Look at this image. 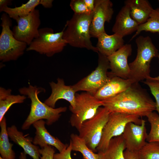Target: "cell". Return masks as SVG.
I'll use <instances>...</instances> for the list:
<instances>
[{
  "label": "cell",
  "mask_w": 159,
  "mask_h": 159,
  "mask_svg": "<svg viewBox=\"0 0 159 159\" xmlns=\"http://www.w3.org/2000/svg\"><path fill=\"white\" fill-rule=\"evenodd\" d=\"M103 106L110 112L147 116L156 110V103L139 82L133 83L127 90L102 101Z\"/></svg>",
  "instance_id": "obj_1"
},
{
  "label": "cell",
  "mask_w": 159,
  "mask_h": 159,
  "mask_svg": "<svg viewBox=\"0 0 159 159\" xmlns=\"http://www.w3.org/2000/svg\"><path fill=\"white\" fill-rule=\"evenodd\" d=\"M19 91L21 94L27 96L31 101L29 114L21 127L23 130L29 129L32 125L41 120H46L47 125H51L59 120L62 113L67 110L66 107L53 108L42 102L38 96L44 91V89L41 88L34 86L29 83L28 87L21 88Z\"/></svg>",
  "instance_id": "obj_2"
},
{
  "label": "cell",
  "mask_w": 159,
  "mask_h": 159,
  "mask_svg": "<svg viewBox=\"0 0 159 159\" xmlns=\"http://www.w3.org/2000/svg\"><path fill=\"white\" fill-rule=\"evenodd\" d=\"M92 13L90 14H74L66 22L63 29V38L72 47L85 48L97 53L96 47L92 45L90 40V27Z\"/></svg>",
  "instance_id": "obj_3"
},
{
  "label": "cell",
  "mask_w": 159,
  "mask_h": 159,
  "mask_svg": "<svg viewBox=\"0 0 159 159\" xmlns=\"http://www.w3.org/2000/svg\"><path fill=\"white\" fill-rule=\"evenodd\" d=\"M135 42L137 54L135 60L129 64L130 79L139 82L150 77L151 61L153 58L157 57L159 62V53L149 36H139Z\"/></svg>",
  "instance_id": "obj_4"
},
{
  "label": "cell",
  "mask_w": 159,
  "mask_h": 159,
  "mask_svg": "<svg viewBox=\"0 0 159 159\" xmlns=\"http://www.w3.org/2000/svg\"><path fill=\"white\" fill-rule=\"evenodd\" d=\"M2 29L0 35V60L3 62L16 60L22 55L27 45L14 37L10 27V18L6 13L1 16Z\"/></svg>",
  "instance_id": "obj_5"
},
{
  "label": "cell",
  "mask_w": 159,
  "mask_h": 159,
  "mask_svg": "<svg viewBox=\"0 0 159 159\" xmlns=\"http://www.w3.org/2000/svg\"><path fill=\"white\" fill-rule=\"evenodd\" d=\"M110 112L106 107H100L94 117L84 122L78 130L79 136L94 152L100 142L103 131Z\"/></svg>",
  "instance_id": "obj_6"
},
{
  "label": "cell",
  "mask_w": 159,
  "mask_h": 159,
  "mask_svg": "<svg viewBox=\"0 0 159 159\" xmlns=\"http://www.w3.org/2000/svg\"><path fill=\"white\" fill-rule=\"evenodd\" d=\"M63 31L54 33L50 28L39 29V36L33 41L26 50L34 51L48 57L61 52L67 44L63 38Z\"/></svg>",
  "instance_id": "obj_7"
},
{
  "label": "cell",
  "mask_w": 159,
  "mask_h": 159,
  "mask_svg": "<svg viewBox=\"0 0 159 159\" xmlns=\"http://www.w3.org/2000/svg\"><path fill=\"white\" fill-rule=\"evenodd\" d=\"M103 105L102 101L90 93H76L75 107L70 109L72 112L70 119L71 125L78 130L84 122L95 116Z\"/></svg>",
  "instance_id": "obj_8"
},
{
  "label": "cell",
  "mask_w": 159,
  "mask_h": 159,
  "mask_svg": "<svg viewBox=\"0 0 159 159\" xmlns=\"http://www.w3.org/2000/svg\"><path fill=\"white\" fill-rule=\"evenodd\" d=\"M98 65L87 76L72 85L76 92L84 91L93 95L110 80L108 70L110 69L107 57L98 52Z\"/></svg>",
  "instance_id": "obj_9"
},
{
  "label": "cell",
  "mask_w": 159,
  "mask_h": 159,
  "mask_svg": "<svg viewBox=\"0 0 159 159\" xmlns=\"http://www.w3.org/2000/svg\"><path fill=\"white\" fill-rule=\"evenodd\" d=\"M140 117L135 115L120 112L110 113L97 147V151L99 152L105 150L112 138L122 134L128 123L132 122L137 124H141L142 119Z\"/></svg>",
  "instance_id": "obj_10"
},
{
  "label": "cell",
  "mask_w": 159,
  "mask_h": 159,
  "mask_svg": "<svg viewBox=\"0 0 159 159\" xmlns=\"http://www.w3.org/2000/svg\"><path fill=\"white\" fill-rule=\"evenodd\" d=\"M15 20L17 25L12 31L14 37L29 45L39 35V28L41 21L39 10L35 9L28 15L19 17Z\"/></svg>",
  "instance_id": "obj_11"
},
{
  "label": "cell",
  "mask_w": 159,
  "mask_h": 159,
  "mask_svg": "<svg viewBox=\"0 0 159 159\" xmlns=\"http://www.w3.org/2000/svg\"><path fill=\"white\" fill-rule=\"evenodd\" d=\"M114 13L113 4L109 0H95L90 27L91 37L97 38L105 32V23L110 22Z\"/></svg>",
  "instance_id": "obj_12"
},
{
  "label": "cell",
  "mask_w": 159,
  "mask_h": 159,
  "mask_svg": "<svg viewBox=\"0 0 159 159\" xmlns=\"http://www.w3.org/2000/svg\"><path fill=\"white\" fill-rule=\"evenodd\" d=\"M132 48L130 44H126L107 57L110 65V77L117 76L127 79L130 78V69L127 59L132 54Z\"/></svg>",
  "instance_id": "obj_13"
},
{
  "label": "cell",
  "mask_w": 159,
  "mask_h": 159,
  "mask_svg": "<svg viewBox=\"0 0 159 159\" xmlns=\"http://www.w3.org/2000/svg\"><path fill=\"white\" fill-rule=\"evenodd\" d=\"M122 135L126 149L130 151H139L147 142L146 141L148 134L145 121L142 119L140 125L132 122L128 123Z\"/></svg>",
  "instance_id": "obj_14"
},
{
  "label": "cell",
  "mask_w": 159,
  "mask_h": 159,
  "mask_svg": "<svg viewBox=\"0 0 159 159\" xmlns=\"http://www.w3.org/2000/svg\"><path fill=\"white\" fill-rule=\"evenodd\" d=\"M57 83L52 82L49 83L52 90L50 96L44 101L48 106L55 108L56 103L60 99L68 101L70 105V109H74L75 107V94L72 85H66L63 79L58 78Z\"/></svg>",
  "instance_id": "obj_15"
},
{
  "label": "cell",
  "mask_w": 159,
  "mask_h": 159,
  "mask_svg": "<svg viewBox=\"0 0 159 159\" xmlns=\"http://www.w3.org/2000/svg\"><path fill=\"white\" fill-rule=\"evenodd\" d=\"M136 82L131 79H125L113 76L94 95L101 101L114 97L127 89L134 83Z\"/></svg>",
  "instance_id": "obj_16"
},
{
  "label": "cell",
  "mask_w": 159,
  "mask_h": 159,
  "mask_svg": "<svg viewBox=\"0 0 159 159\" xmlns=\"http://www.w3.org/2000/svg\"><path fill=\"white\" fill-rule=\"evenodd\" d=\"M46 122L43 120H38L33 124L36 131L35 135L33 140V143L39 145L41 148L47 145L55 147L59 152L66 149L68 145L62 143L58 138L51 135L45 127Z\"/></svg>",
  "instance_id": "obj_17"
},
{
  "label": "cell",
  "mask_w": 159,
  "mask_h": 159,
  "mask_svg": "<svg viewBox=\"0 0 159 159\" xmlns=\"http://www.w3.org/2000/svg\"><path fill=\"white\" fill-rule=\"evenodd\" d=\"M138 26L131 17L129 7L125 4L116 16L112 30L114 33L123 37L136 32Z\"/></svg>",
  "instance_id": "obj_18"
},
{
  "label": "cell",
  "mask_w": 159,
  "mask_h": 159,
  "mask_svg": "<svg viewBox=\"0 0 159 159\" xmlns=\"http://www.w3.org/2000/svg\"><path fill=\"white\" fill-rule=\"evenodd\" d=\"M9 137L14 142L21 147L26 154L33 159H40L39 147L33 143L30 137H26L23 133L18 130L16 126L12 125L7 128Z\"/></svg>",
  "instance_id": "obj_19"
},
{
  "label": "cell",
  "mask_w": 159,
  "mask_h": 159,
  "mask_svg": "<svg viewBox=\"0 0 159 159\" xmlns=\"http://www.w3.org/2000/svg\"><path fill=\"white\" fill-rule=\"evenodd\" d=\"M97 38L98 41L96 47L98 52L107 57L124 45L123 37L115 33L109 35L105 32Z\"/></svg>",
  "instance_id": "obj_20"
},
{
  "label": "cell",
  "mask_w": 159,
  "mask_h": 159,
  "mask_svg": "<svg viewBox=\"0 0 159 159\" xmlns=\"http://www.w3.org/2000/svg\"><path fill=\"white\" fill-rule=\"evenodd\" d=\"M124 2L130 8L131 17L139 25L147 21L153 9L147 0H127Z\"/></svg>",
  "instance_id": "obj_21"
},
{
  "label": "cell",
  "mask_w": 159,
  "mask_h": 159,
  "mask_svg": "<svg viewBox=\"0 0 159 159\" xmlns=\"http://www.w3.org/2000/svg\"><path fill=\"white\" fill-rule=\"evenodd\" d=\"M125 145L122 135L112 138L107 148L98 152L99 159H125Z\"/></svg>",
  "instance_id": "obj_22"
},
{
  "label": "cell",
  "mask_w": 159,
  "mask_h": 159,
  "mask_svg": "<svg viewBox=\"0 0 159 159\" xmlns=\"http://www.w3.org/2000/svg\"><path fill=\"white\" fill-rule=\"evenodd\" d=\"M11 92L10 89L0 88V121L13 104L22 103L26 98L24 95H11Z\"/></svg>",
  "instance_id": "obj_23"
},
{
  "label": "cell",
  "mask_w": 159,
  "mask_h": 159,
  "mask_svg": "<svg viewBox=\"0 0 159 159\" xmlns=\"http://www.w3.org/2000/svg\"><path fill=\"white\" fill-rule=\"evenodd\" d=\"M1 128L0 133V153L4 159H15V154L12 150L13 144L10 143L9 139L6 120L4 117L0 121Z\"/></svg>",
  "instance_id": "obj_24"
},
{
  "label": "cell",
  "mask_w": 159,
  "mask_h": 159,
  "mask_svg": "<svg viewBox=\"0 0 159 159\" xmlns=\"http://www.w3.org/2000/svg\"><path fill=\"white\" fill-rule=\"evenodd\" d=\"M39 0H29L19 7L11 8L6 6L3 9V11L10 18L16 20L19 17L29 14L35 9V7L39 4Z\"/></svg>",
  "instance_id": "obj_25"
},
{
  "label": "cell",
  "mask_w": 159,
  "mask_h": 159,
  "mask_svg": "<svg viewBox=\"0 0 159 159\" xmlns=\"http://www.w3.org/2000/svg\"><path fill=\"white\" fill-rule=\"evenodd\" d=\"M72 150L78 151L84 159H99L97 153H95L87 145L85 141L78 135L72 133L70 136Z\"/></svg>",
  "instance_id": "obj_26"
},
{
  "label": "cell",
  "mask_w": 159,
  "mask_h": 159,
  "mask_svg": "<svg viewBox=\"0 0 159 159\" xmlns=\"http://www.w3.org/2000/svg\"><path fill=\"white\" fill-rule=\"evenodd\" d=\"M143 31L159 34V7L153 9L149 18L146 22L139 25L137 31L130 40Z\"/></svg>",
  "instance_id": "obj_27"
},
{
  "label": "cell",
  "mask_w": 159,
  "mask_h": 159,
  "mask_svg": "<svg viewBox=\"0 0 159 159\" xmlns=\"http://www.w3.org/2000/svg\"><path fill=\"white\" fill-rule=\"evenodd\" d=\"M150 125V129L148 134L146 140L148 142L159 143V115L152 112L147 116Z\"/></svg>",
  "instance_id": "obj_28"
},
{
  "label": "cell",
  "mask_w": 159,
  "mask_h": 159,
  "mask_svg": "<svg viewBox=\"0 0 159 159\" xmlns=\"http://www.w3.org/2000/svg\"><path fill=\"white\" fill-rule=\"evenodd\" d=\"M139 153L140 159H159V143L146 142Z\"/></svg>",
  "instance_id": "obj_29"
},
{
  "label": "cell",
  "mask_w": 159,
  "mask_h": 159,
  "mask_svg": "<svg viewBox=\"0 0 159 159\" xmlns=\"http://www.w3.org/2000/svg\"><path fill=\"white\" fill-rule=\"evenodd\" d=\"M143 82L149 87L155 99L156 110L159 115V80L150 77Z\"/></svg>",
  "instance_id": "obj_30"
},
{
  "label": "cell",
  "mask_w": 159,
  "mask_h": 159,
  "mask_svg": "<svg viewBox=\"0 0 159 159\" xmlns=\"http://www.w3.org/2000/svg\"><path fill=\"white\" fill-rule=\"evenodd\" d=\"M71 9L75 14H90L92 12L83 0H72L70 3Z\"/></svg>",
  "instance_id": "obj_31"
},
{
  "label": "cell",
  "mask_w": 159,
  "mask_h": 159,
  "mask_svg": "<svg viewBox=\"0 0 159 159\" xmlns=\"http://www.w3.org/2000/svg\"><path fill=\"white\" fill-rule=\"evenodd\" d=\"M39 152L42 155L40 159H53L55 150L52 146L47 145L39 149Z\"/></svg>",
  "instance_id": "obj_32"
},
{
  "label": "cell",
  "mask_w": 159,
  "mask_h": 159,
  "mask_svg": "<svg viewBox=\"0 0 159 159\" xmlns=\"http://www.w3.org/2000/svg\"><path fill=\"white\" fill-rule=\"evenodd\" d=\"M72 147L71 143L63 151L58 153H54L53 159H72L71 155Z\"/></svg>",
  "instance_id": "obj_33"
},
{
  "label": "cell",
  "mask_w": 159,
  "mask_h": 159,
  "mask_svg": "<svg viewBox=\"0 0 159 159\" xmlns=\"http://www.w3.org/2000/svg\"><path fill=\"white\" fill-rule=\"evenodd\" d=\"M125 159H140L139 151H133L126 149L124 152Z\"/></svg>",
  "instance_id": "obj_34"
},
{
  "label": "cell",
  "mask_w": 159,
  "mask_h": 159,
  "mask_svg": "<svg viewBox=\"0 0 159 159\" xmlns=\"http://www.w3.org/2000/svg\"><path fill=\"white\" fill-rule=\"evenodd\" d=\"M87 8L92 12L95 5V0H83Z\"/></svg>",
  "instance_id": "obj_35"
},
{
  "label": "cell",
  "mask_w": 159,
  "mask_h": 159,
  "mask_svg": "<svg viewBox=\"0 0 159 159\" xmlns=\"http://www.w3.org/2000/svg\"><path fill=\"white\" fill-rule=\"evenodd\" d=\"M53 0H41L39 4L42 5L44 7L47 8H50L52 6Z\"/></svg>",
  "instance_id": "obj_36"
},
{
  "label": "cell",
  "mask_w": 159,
  "mask_h": 159,
  "mask_svg": "<svg viewBox=\"0 0 159 159\" xmlns=\"http://www.w3.org/2000/svg\"><path fill=\"white\" fill-rule=\"evenodd\" d=\"M11 1L9 0H0V12L3 11V9L8 6L11 4Z\"/></svg>",
  "instance_id": "obj_37"
},
{
  "label": "cell",
  "mask_w": 159,
  "mask_h": 159,
  "mask_svg": "<svg viewBox=\"0 0 159 159\" xmlns=\"http://www.w3.org/2000/svg\"><path fill=\"white\" fill-rule=\"evenodd\" d=\"M26 154L24 152L21 153L19 156V159H26Z\"/></svg>",
  "instance_id": "obj_38"
},
{
  "label": "cell",
  "mask_w": 159,
  "mask_h": 159,
  "mask_svg": "<svg viewBox=\"0 0 159 159\" xmlns=\"http://www.w3.org/2000/svg\"><path fill=\"white\" fill-rule=\"evenodd\" d=\"M156 80H159V76H157V77H153Z\"/></svg>",
  "instance_id": "obj_39"
},
{
  "label": "cell",
  "mask_w": 159,
  "mask_h": 159,
  "mask_svg": "<svg viewBox=\"0 0 159 159\" xmlns=\"http://www.w3.org/2000/svg\"><path fill=\"white\" fill-rule=\"evenodd\" d=\"M0 159H4L2 157H1V156H0Z\"/></svg>",
  "instance_id": "obj_40"
},
{
  "label": "cell",
  "mask_w": 159,
  "mask_h": 159,
  "mask_svg": "<svg viewBox=\"0 0 159 159\" xmlns=\"http://www.w3.org/2000/svg\"><path fill=\"white\" fill-rule=\"evenodd\" d=\"M158 1H159V0H158Z\"/></svg>",
  "instance_id": "obj_41"
}]
</instances>
